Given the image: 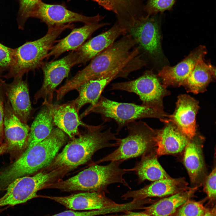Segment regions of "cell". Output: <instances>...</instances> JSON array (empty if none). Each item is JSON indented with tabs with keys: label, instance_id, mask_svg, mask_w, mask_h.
Returning <instances> with one entry per match:
<instances>
[{
	"label": "cell",
	"instance_id": "1",
	"mask_svg": "<svg viewBox=\"0 0 216 216\" xmlns=\"http://www.w3.org/2000/svg\"><path fill=\"white\" fill-rule=\"evenodd\" d=\"M104 123L93 126L88 131L72 140L45 167L51 171L64 168L70 171L90 160L94 153L103 148L118 146L119 139L109 128L103 131Z\"/></svg>",
	"mask_w": 216,
	"mask_h": 216
},
{
	"label": "cell",
	"instance_id": "2",
	"mask_svg": "<svg viewBox=\"0 0 216 216\" xmlns=\"http://www.w3.org/2000/svg\"><path fill=\"white\" fill-rule=\"evenodd\" d=\"M123 161H111L106 165L93 164L67 179L50 184L45 188H55L67 192L82 191L108 193V186L119 183L130 189L123 178L129 171L120 165Z\"/></svg>",
	"mask_w": 216,
	"mask_h": 216
},
{
	"label": "cell",
	"instance_id": "3",
	"mask_svg": "<svg viewBox=\"0 0 216 216\" xmlns=\"http://www.w3.org/2000/svg\"><path fill=\"white\" fill-rule=\"evenodd\" d=\"M136 40L126 34L93 58L85 68L67 80L64 85L69 92L91 80L98 78L113 70L126 59L132 52Z\"/></svg>",
	"mask_w": 216,
	"mask_h": 216
},
{
	"label": "cell",
	"instance_id": "4",
	"mask_svg": "<svg viewBox=\"0 0 216 216\" xmlns=\"http://www.w3.org/2000/svg\"><path fill=\"white\" fill-rule=\"evenodd\" d=\"M74 27L71 23L48 27L47 32L42 37L15 48L14 63L3 77L8 79L23 77L29 72L41 68L59 36L66 29Z\"/></svg>",
	"mask_w": 216,
	"mask_h": 216
},
{
	"label": "cell",
	"instance_id": "5",
	"mask_svg": "<svg viewBox=\"0 0 216 216\" xmlns=\"http://www.w3.org/2000/svg\"><path fill=\"white\" fill-rule=\"evenodd\" d=\"M92 113L100 115L104 123L113 120L116 122L117 134L129 123L145 118H159L162 122L169 115L154 108L131 103L119 102L101 95L96 103L90 106L81 115L82 118Z\"/></svg>",
	"mask_w": 216,
	"mask_h": 216
},
{
	"label": "cell",
	"instance_id": "6",
	"mask_svg": "<svg viewBox=\"0 0 216 216\" xmlns=\"http://www.w3.org/2000/svg\"><path fill=\"white\" fill-rule=\"evenodd\" d=\"M126 127L128 135L124 138L120 139L118 148L97 163L124 161L156 151V130L141 120L131 122Z\"/></svg>",
	"mask_w": 216,
	"mask_h": 216
},
{
	"label": "cell",
	"instance_id": "7",
	"mask_svg": "<svg viewBox=\"0 0 216 216\" xmlns=\"http://www.w3.org/2000/svg\"><path fill=\"white\" fill-rule=\"evenodd\" d=\"M158 14L139 17L131 16L125 23L119 22L127 34L135 39L141 47L158 64L165 63L161 45L160 19Z\"/></svg>",
	"mask_w": 216,
	"mask_h": 216
},
{
	"label": "cell",
	"instance_id": "8",
	"mask_svg": "<svg viewBox=\"0 0 216 216\" xmlns=\"http://www.w3.org/2000/svg\"><path fill=\"white\" fill-rule=\"evenodd\" d=\"M67 172L63 168L50 171L44 170L32 176L15 179L7 186L6 193L0 198V207L22 204L38 196L39 190Z\"/></svg>",
	"mask_w": 216,
	"mask_h": 216
},
{
	"label": "cell",
	"instance_id": "9",
	"mask_svg": "<svg viewBox=\"0 0 216 216\" xmlns=\"http://www.w3.org/2000/svg\"><path fill=\"white\" fill-rule=\"evenodd\" d=\"M166 88L157 75L151 70H147L134 80L112 84L110 90L134 93L139 97L141 105L164 112L163 99L170 94Z\"/></svg>",
	"mask_w": 216,
	"mask_h": 216
},
{
	"label": "cell",
	"instance_id": "10",
	"mask_svg": "<svg viewBox=\"0 0 216 216\" xmlns=\"http://www.w3.org/2000/svg\"><path fill=\"white\" fill-rule=\"evenodd\" d=\"M76 64L74 50L58 60L43 63L41 68L44 74L41 87L35 94L33 102L36 104L40 98L43 104H52L54 92L63 80L67 77L71 68Z\"/></svg>",
	"mask_w": 216,
	"mask_h": 216
},
{
	"label": "cell",
	"instance_id": "11",
	"mask_svg": "<svg viewBox=\"0 0 216 216\" xmlns=\"http://www.w3.org/2000/svg\"><path fill=\"white\" fill-rule=\"evenodd\" d=\"M38 19L48 27L79 22L85 24L99 22L103 18L99 14L88 16L73 12L60 4H49L41 1L31 17Z\"/></svg>",
	"mask_w": 216,
	"mask_h": 216
},
{
	"label": "cell",
	"instance_id": "12",
	"mask_svg": "<svg viewBox=\"0 0 216 216\" xmlns=\"http://www.w3.org/2000/svg\"><path fill=\"white\" fill-rule=\"evenodd\" d=\"M104 192H84L65 196H42L74 211L101 210L119 208L126 204H118L105 195Z\"/></svg>",
	"mask_w": 216,
	"mask_h": 216
},
{
	"label": "cell",
	"instance_id": "13",
	"mask_svg": "<svg viewBox=\"0 0 216 216\" xmlns=\"http://www.w3.org/2000/svg\"><path fill=\"white\" fill-rule=\"evenodd\" d=\"M129 60L127 59L116 68L97 79L90 80L78 87L77 98L70 102L79 112L85 104H95L106 87L112 80L118 77H123Z\"/></svg>",
	"mask_w": 216,
	"mask_h": 216
},
{
	"label": "cell",
	"instance_id": "14",
	"mask_svg": "<svg viewBox=\"0 0 216 216\" xmlns=\"http://www.w3.org/2000/svg\"><path fill=\"white\" fill-rule=\"evenodd\" d=\"M3 125L7 151L12 154H21L27 146L30 127L15 114L7 99L4 104Z\"/></svg>",
	"mask_w": 216,
	"mask_h": 216
},
{
	"label": "cell",
	"instance_id": "15",
	"mask_svg": "<svg viewBox=\"0 0 216 216\" xmlns=\"http://www.w3.org/2000/svg\"><path fill=\"white\" fill-rule=\"evenodd\" d=\"M207 53L206 47L200 46L192 51L183 60L173 66L164 65L157 75L167 88L170 86H183L198 59Z\"/></svg>",
	"mask_w": 216,
	"mask_h": 216
},
{
	"label": "cell",
	"instance_id": "16",
	"mask_svg": "<svg viewBox=\"0 0 216 216\" xmlns=\"http://www.w3.org/2000/svg\"><path fill=\"white\" fill-rule=\"evenodd\" d=\"M199 109L198 102L188 95L178 97L174 113L169 115L168 120L174 124L189 139L196 134V116Z\"/></svg>",
	"mask_w": 216,
	"mask_h": 216
},
{
	"label": "cell",
	"instance_id": "17",
	"mask_svg": "<svg viewBox=\"0 0 216 216\" xmlns=\"http://www.w3.org/2000/svg\"><path fill=\"white\" fill-rule=\"evenodd\" d=\"M3 84L6 98L14 113L22 122L27 124L33 110L27 80H23L22 77H17L10 83L4 80Z\"/></svg>",
	"mask_w": 216,
	"mask_h": 216
},
{
	"label": "cell",
	"instance_id": "18",
	"mask_svg": "<svg viewBox=\"0 0 216 216\" xmlns=\"http://www.w3.org/2000/svg\"><path fill=\"white\" fill-rule=\"evenodd\" d=\"M188 185L184 178L170 177L154 181L139 190L128 191L122 198L137 200L150 197H164L188 189Z\"/></svg>",
	"mask_w": 216,
	"mask_h": 216
},
{
	"label": "cell",
	"instance_id": "19",
	"mask_svg": "<svg viewBox=\"0 0 216 216\" xmlns=\"http://www.w3.org/2000/svg\"><path fill=\"white\" fill-rule=\"evenodd\" d=\"M127 33L118 22L106 32L91 38L74 50L76 64H84L106 49L119 36Z\"/></svg>",
	"mask_w": 216,
	"mask_h": 216
},
{
	"label": "cell",
	"instance_id": "20",
	"mask_svg": "<svg viewBox=\"0 0 216 216\" xmlns=\"http://www.w3.org/2000/svg\"><path fill=\"white\" fill-rule=\"evenodd\" d=\"M204 138L197 134L190 140L184 151L183 161L191 184L202 185L206 177L203 153Z\"/></svg>",
	"mask_w": 216,
	"mask_h": 216
},
{
	"label": "cell",
	"instance_id": "21",
	"mask_svg": "<svg viewBox=\"0 0 216 216\" xmlns=\"http://www.w3.org/2000/svg\"><path fill=\"white\" fill-rule=\"evenodd\" d=\"M42 105L50 110L54 125L65 133L71 140L80 134L78 128L80 126L87 129L90 128L92 126L81 121L78 115L79 112L70 102L61 105L47 103Z\"/></svg>",
	"mask_w": 216,
	"mask_h": 216
},
{
	"label": "cell",
	"instance_id": "22",
	"mask_svg": "<svg viewBox=\"0 0 216 216\" xmlns=\"http://www.w3.org/2000/svg\"><path fill=\"white\" fill-rule=\"evenodd\" d=\"M160 130H156V152L158 156L175 154L184 151L190 139L168 120Z\"/></svg>",
	"mask_w": 216,
	"mask_h": 216
},
{
	"label": "cell",
	"instance_id": "23",
	"mask_svg": "<svg viewBox=\"0 0 216 216\" xmlns=\"http://www.w3.org/2000/svg\"><path fill=\"white\" fill-rule=\"evenodd\" d=\"M109 25L108 23L98 22L85 24L81 27L72 29L68 35L52 47L46 58L48 59L53 56L55 59L66 51L76 50L84 44L94 32Z\"/></svg>",
	"mask_w": 216,
	"mask_h": 216
},
{
	"label": "cell",
	"instance_id": "24",
	"mask_svg": "<svg viewBox=\"0 0 216 216\" xmlns=\"http://www.w3.org/2000/svg\"><path fill=\"white\" fill-rule=\"evenodd\" d=\"M195 186L164 197L151 205L143 207V212L151 216H172L184 203L194 196L199 187Z\"/></svg>",
	"mask_w": 216,
	"mask_h": 216
},
{
	"label": "cell",
	"instance_id": "25",
	"mask_svg": "<svg viewBox=\"0 0 216 216\" xmlns=\"http://www.w3.org/2000/svg\"><path fill=\"white\" fill-rule=\"evenodd\" d=\"M205 56L198 59L183 86L188 92L196 94L203 92L215 78V67L205 62Z\"/></svg>",
	"mask_w": 216,
	"mask_h": 216
},
{
	"label": "cell",
	"instance_id": "26",
	"mask_svg": "<svg viewBox=\"0 0 216 216\" xmlns=\"http://www.w3.org/2000/svg\"><path fill=\"white\" fill-rule=\"evenodd\" d=\"M156 151L143 155L129 171L135 172L138 176L139 183L145 180L155 181L170 176L161 166L158 160Z\"/></svg>",
	"mask_w": 216,
	"mask_h": 216
},
{
	"label": "cell",
	"instance_id": "27",
	"mask_svg": "<svg viewBox=\"0 0 216 216\" xmlns=\"http://www.w3.org/2000/svg\"><path fill=\"white\" fill-rule=\"evenodd\" d=\"M54 125L50 112L45 106L38 114L30 128L27 146L25 150L30 149L48 136L53 129Z\"/></svg>",
	"mask_w": 216,
	"mask_h": 216
},
{
	"label": "cell",
	"instance_id": "28",
	"mask_svg": "<svg viewBox=\"0 0 216 216\" xmlns=\"http://www.w3.org/2000/svg\"><path fill=\"white\" fill-rule=\"evenodd\" d=\"M42 0H18L19 8L17 17L19 29L23 30L27 20Z\"/></svg>",
	"mask_w": 216,
	"mask_h": 216
},
{
	"label": "cell",
	"instance_id": "29",
	"mask_svg": "<svg viewBox=\"0 0 216 216\" xmlns=\"http://www.w3.org/2000/svg\"><path fill=\"white\" fill-rule=\"evenodd\" d=\"M209 208L202 201L188 200L182 205L172 216H203Z\"/></svg>",
	"mask_w": 216,
	"mask_h": 216
},
{
	"label": "cell",
	"instance_id": "30",
	"mask_svg": "<svg viewBox=\"0 0 216 216\" xmlns=\"http://www.w3.org/2000/svg\"><path fill=\"white\" fill-rule=\"evenodd\" d=\"M118 15L128 11L134 0H90Z\"/></svg>",
	"mask_w": 216,
	"mask_h": 216
},
{
	"label": "cell",
	"instance_id": "31",
	"mask_svg": "<svg viewBox=\"0 0 216 216\" xmlns=\"http://www.w3.org/2000/svg\"><path fill=\"white\" fill-rule=\"evenodd\" d=\"M176 0H147L146 7L148 15H153L171 10Z\"/></svg>",
	"mask_w": 216,
	"mask_h": 216
},
{
	"label": "cell",
	"instance_id": "32",
	"mask_svg": "<svg viewBox=\"0 0 216 216\" xmlns=\"http://www.w3.org/2000/svg\"><path fill=\"white\" fill-rule=\"evenodd\" d=\"M14 49L9 47L0 43V66L8 70L13 65L15 59Z\"/></svg>",
	"mask_w": 216,
	"mask_h": 216
},
{
	"label": "cell",
	"instance_id": "33",
	"mask_svg": "<svg viewBox=\"0 0 216 216\" xmlns=\"http://www.w3.org/2000/svg\"><path fill=\"white\" fill-rule=\"evenodd\" d=\"M216 171L214 166L203 183L204 191L207 195V198L211 202H214L216 200Z\"/></svg>",
	"mask_w": 216,
	"mask_h": 216
},
{
	"label": "cell",
	"instance_id": "34",
	"mask_svg": "<svg viewBox=\"0 0 216 216\" xmlns=\"http://www.w3.org/2000/svg\"><path fill=\"white\" fill-rule=\"evenodd\" d=\"M3 81L0 78V146L2 144L4 139L3 124L4 104L6 96L3 86Z\"/></svg>",
	"mask_w": 216,
	"mask_h": 216
},
{
	"label": "cell",
	"instance_id": "35",
	"mask_svg": "<svg viewBox=\"0 0 216 216\" xmlns=\"http://www.w3.org/2000/svg\"><path fill=\"white\" fill-rule=\"evenodd\" d=\"M103 212L102 210L80 212L70 210L65 211L50 216H94L103 214Z\"/></svg>",
	"mask_w": 216,
	"mask_h": 216
},
{
	"label": "cell",
	"instance_id": "36",
	"mask_svg": "<svg viewBox=\"0 0 216 216\" xmlns=\"http://www.w3.org/2000/svg\"><path fill=\"white\" fill-rule=\"evenodd\" d=\"M116 216H151L144 212H134L131 211H127L124 214Z\"/></svg>",
	"mask_w": 216,
	"mask_h": 216
},
{
	"label": "cell",
	"instance_id": "37",
	"mask_svg": "<svg viewBox=\"0 0 216 216\" xmlns=\"http://www.w3.org/2000/svg\"><path fill=\"white\" fill-rule=\"evenodd\" d=\"M215 205L211 208H209L208 211L203 216H216Z\"/></svg>",
	"mask_w": 216,
	"mask_h": 216
},
{
	"label": "cell",
	"instance_id": "38",
	"mask_svg": "<svg viewBox=\"0 0 216 216\" xmlns=\"http://www.w3.org/2000/svg\"><path fill=\"white\" fill-rule=\"evenodd\" d=\"M7 145L5 142L0 146V155L7 151Z\"/></svg>",
	"mask_w": 216,
	"mask_h": 216
},
{
	"label": "cell",
	"instance_id": "39",
	"mask_svg": "<svg viewBox=\"0 0 216 216\" xmlns=\"http://www.w3.org/2000/svg\"><path fill=\"white\" fill-rule=\"evenodd\" d=\"M4 70L0 66V78L2 76Z\"/></svg>",
	"mask_w": 216,
	"mask_h": 216
},
{
	"label": "cell",
	"instance_id": "40",
	"mask_svg": "<svg viewBox=\"0 0 216 216\" xmlns=\"http://www.w3.org/2000/svg\"><path fill=\"white\" fill-rule=\"evenodd\" d=\"M3 211V209L2 208H0V213L2 212Z\"/></svg>",
	"mask_w": 216,
	"mask_h": 216
}]
</instances>
